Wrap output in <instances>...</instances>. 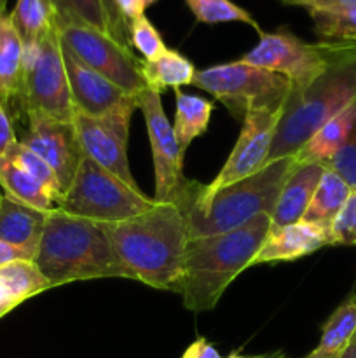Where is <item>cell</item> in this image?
<instances>
[{
	"instance_id": "cell-48",
	"label": "cell",
	"mask_w": 356,
	"mask_h": 358,
	"mask_svg": "<svg viewBox=\"0 0 356 358\" xmlns=\"http://www.w3.org/2000/svg\"><path fill=\"white\" fill-rule=\"evenodd\" d=\"M2 199H3V194H2V191H0V206H2Z\"/></svg>"
},
{
	"instance_id": "cell-46",
	"label": "cell",
	"mask_w": 356,
	"mask_h": 358,
	"mask_svg": "<svg viewBox=\"0 0 356 358\" xmlns=\"http://www.w3.org/2000/svg\"><path fill=\"white\" fill-rule=\"evenodd\" d=\"M2 10H6V0H0V13Z\"/></svg>"
},
{
	"instance_id": "cell-21",
	"label": "cell",
	"mask_w": 356,
	"mask_h": 358,
	"mask_svg": "<svg viewBox=\"0 0 356 358\" xmlns=\"http://www.w3.org/2000/svg\"><path fill=\"white\" fill-rule=\"evenodd\" d=\"M353 189L349 187L348 182L337 175L335 171L325 168V173L314 191L313 199L304 213V222L314 224V226L330 229L334 220L337 219L339 212L348 201Z\"/></svg>"
},
{
	"instance_id": "cell-6",
	"label": "cell",
	"mask_w": 356,
	"mask_h": 358,
	"mask_svg": "<svg viewBox=\"0 0 356 358\" xmlns=\"http://www.w3.org/2000/svg\"><path fill=\"white\" fill-rule=\"evenodd\" d=\"M241 62L283 76L293 91L304 90L332 65L356 55V41L306 42L286 28L262 31Z\"/></svg>"
},
{
	"instance_id": "cell-22",
	"label": "cell",
	"mask_w": 356,
	"mask_h": 358,
	"mask_svg": "<svg viewBox=\"0 0 356 358\" xmlns=\"http://www.w3.org/2000/svg\"><path fill=\"white\" fill-rule=\"evenodd\" d=\"M198 69L181 52L168 48L154 62L142 59V76L149 90L163 93L168 87L180 90L181 86H191Z\"/></svg>"
},
{
	"instance_id": "cell-40",
	"label": "cell",
	"mask_w": 356,
	"mask_h": 358,
	"mask_svg": "<svg viewBox=\"0 0 356 358\" xmlns=\"http://www.w3.org/2000/svg\"><path fill=\"white\" fill-rule=\"evenodd\" d=\"M14 259H27V257H24L20 250H16V248L9 247V245H6L3 241H0V264H6V262L14 261Z\"/></svg>"
},
{
	"instance_id": "cell-5",
	"label": "cell",
	"mask_w": 356,
	"mask_h": 358,
	"mask_svg": "<svg viewBox=\"0 0 356 358\" xmlns=\"http://www.w3.org/2000/svg\"><path fill=\"white\" fill-rule=\"evenodd\" d=\"M356 103V55L332 65L307 87L290 91L269 163L293 156L321 126Z\"/></svg>"
},
{
	"instance_id": "cell-39",
	"label": "cell",
	"mask_w": 356,
	"mask_h": 358,
	"mask_svg": "<svg viewBox=\"0 0 356 358\" xmlns=\"http://www.w3.org/2000/svg\"><path fill=\"white\" fill-rule=\"evenodd\" d=\"M181 358H222L220 357L218 350L205 338H199L198 341L192 343L185 353L181 355Z\"/></svg>"
},
{
	"instance_id": "cell-24",
	"label": "cell",
	"mask_w": 356,
	"mask_h": 358,
	"mask_svg": "<svg viewBox=\"0 0 356 358\" xmlns=\"http://www.w3.org/2000/svg\"><path fill=\"white\" fill-rule=\"evenodd\" d=\"M0 185L3 187L6 194L17 201L24 203L28 206L42 210V212H51L56 208V198L38 184L30 173L17 166L9 157H0Z\"/></svg>"
},
{
	"instance_id": "cell-33",
	"label": "cell",
	"mask_w": 356,
	"mask_h": 358,
	"mask_svg": "<svg viewBox=\"0 0 356 358\" xmlns=\"http://www.w3.org/2000/svg\"><path fill=\"white\" fill-rule=\"evenodd\" d=\"M330 236L332 245L356 247V189H353L348 201L332 224Z\"/></svg>"
},
{
	"instance_id": "cell-27",
	"label": "cell",
	"mask_w": 356,
	"mask_h": 358,
	"mask_svg": "<svg viewBox=\"0 0 356 358\" xmlns=\"http://www.w3.org/2000/svg\"><path fill=\"white\" fill-rule=\"evenodd\" d=\"M356 336V294L344 301L328 317L321 327L318 350L325 353H341Z\"/></svg>"
},
{
	"instance_id": "cell-11",
	"label": "cell",
	"mask_w": 356,
	"mask_h": 358,
	"mask_svg": "<svg viewBox=\"0 0 356 358\" xmlns=\"http://www.w3.org/2000/svg\"><path fill=\"white\" fill-rule=\"evenodd\" d=\"M136 103L145 119L147 135L154 157V173H156L157 203H173L178 205L184 198L191 180L184 175V156L175 136L173 124L164 114L161 93L154 90H143L136 96Z\"/></svg>"
},
{
	"instance_id": "cell-45",
	"label": "cell",
	"mask_w": 356,
	"mask_h": 358,
	"mask_svg": "<svg viewBox=\"0 0 356 358\" xmlns=\"http://www.w3.org/2000/svg\"><path fill=\"white\" fill-rule=\"evenodd\" d=\"M281 2L288 3V6H297V3H299V0H281Z\"/></svg>"
},
{
	"instance_id": "cell-30",
	"label": "cell",
	"mask_w": 356,
	"mask_h": 358,
	"mask_svg": "<svg viewBox=\"0 0 356 358\" xmlns=\"http://www.w3.org/2000/svg\"><path fill=\"white\" fill-rule=\"evenodd\" d=\"M52 2L56 6V17L59 20L75 21L108 34L103 0H52Z\"/></svg>"
},
{
	"instance_id": "cell-37",
	"label": "cell",
	"mask_w": 356,
	"mask_h": 358,
	"mask_svg": "<svg viewBox=\"0 0 356 358\" xmlns=\"http://www.w3.org/2000/svg\"><path fill=\"white\" fill-rule=\"evenodd\" d=\"M297 6L304 7L309 13H341L356 9V0H299Z\"/></svg>"
},
{
	"instance_id": "cell-35",
	"label": "cell",
	"mask_w": 356,
	"mask_h": 358,
	"mask_svg": "<svg viewBox=\"0 0 356 358\" xmlns=\"http://www.w3.org/2000/svg\"><path fill=\"white\" fill-rule=\"evenodd\" d=\"M105 14H107V23H108V34L114 41L119 44L129 48V35H128V24L124 23L121 16H119L117 9H115V0H103Z\"/></svg>"
},
{
	"instance_id": "cell-9",
	"label": "cell",
	"mask_w": 356,
	"mask_h": 358,
	"mask_svg": "<svg viewBox=\"0 0 356 358\" xmlns=\"http://www.w3.org/2000/svg\"><path fill=\"white\" fill-rule=\"evenodd\" d=\"M17 101L24 112H40L59 121L72 122L75 108L58 27L37 44L24 45L23 80Z\"/></svg>"
},
{
	"instance_id": "cell-19",
	"label": "cell",
	"mask_w": 356,
	"mask_h": 358,
	"mask_svg": "<svg viewBox=\"0 0 356 358\" xmlns=\"http://www.w3.org/2000/svg\"><path fill=\"white\" fill-rule=\"evenodd\" d=\"M356 124V103L325 122L295 154L297 163H321L330 161L342 149Z\"/></svg>"
},
{
	"instance_id": "cell-31",
	"label": "cell",
	"mask_w": 356,
	"mask_h": 358,
	"mask_svg": "<svg viewBox=\"0 0 356 358\" xmlns=\"http://www.w3.org/2000/svg\"><path fill=\"white\" fill-rule=\"evenodd\" d=\"M309 14L314 30L325 41H356V9Z\"/></svg>"
},
{
	"instance_id": "cell-4",
	"label": "cell",
	"mask_w": 356,
	"mask_h": 358,
	"mask_svg": "<svg viewBox=\"0 0 356 358\" xmlns=\"http://www.w3.org/2000/svg\"><path fill=\"white\" fill-rule=\"evenodd\" d=\"M295 164L293 156L276 159L265 164L258 173L227 185L209 198H201L198 194L199 182L191 180L184 198L177 205L187 222L188 236L201 238L229 233L262 213L271 215Z\"/></svg>"
},
{
	"instance_id": "cell-16",
	"label": "cell",
	"mask_w": 356,
	"mask_h": 358,
	"mask_svg": "<svg viewBox=\"0 0 356 358\" xmlns=\"http://www.w3.org/2000/svg\"><path fill=\"white\" fill-rule=\"evenodd\" d=\"M328 245H332L330 229L304 220L288 226H271L267 238L253 259V266L297 261Z\"/></svg>"
},
{
	"instance_id": "cell-15",
	"label": "cell",
	"mask_w": 356,
	"mask_h": 358,
	"mask_svg": "<svg viewBox=\"0 0 356 358\" xmlns=\"http://www.w3.org/2000/svg\"><path fill=\"white\" fill-rule=\"evenodd\" d=\"M63 58H65L73 108L79 114L89 117H105L131 98V94L124 93L107 77L94 72L86 63L80 62L65 45H63Z\"/></svg>"
},
{
	"instance_id": "cell-8",
	"label": "cell",
	"mask_w": 356,
	"mask_h": 358,
	"mask_svg": "<svg viewBox=\"0 0 356 358\" xmlns=\"http://www.w3.org/2000/svg\"><path fill=\"white\" fill-rule=\"evenodd\" d=\"M192 86L213 94L239 121L248 112L281 110L292 91L283 76L241 59L198 70Z\"/></svg>"
},
{
	"instance_id": "cell-23",
	"label": "cell",
	"mask_w": 356,
	"mask_h": 358,
	"mask_svg": "<svg viewBox=\"0 0 356 358\" xmlns=\"http://www.w3.org/2000/svg\"><path fill=\"white\" fill-rule=\"evenodd\" d=\"M175 103L177 107H175L173 131L180 150L185 154L188 145L208 129L213 103L206 98L187 94L180 90H175Z\"/></svg>"
},
{
	"instance_id": "cell-25",
	"label": "cell",
	"mask_w": 356,
	"mask_h": 358,
	"mask_svg": "<svg viewBox=\"0 0 356 358\" xmlns=\"http://www.w3.org/2000/svg\"><path fill=\"white\" fill-rule=\"evenodd\" d=\"M0 287L6 290L16 306L52 289L35 262L27 259H14L6 264H0Z\"/></svg>"
},
{
	"instance_id": "cell-29",
	"label": "cell",
	"mask_w": 356,
	"mask_h": 358,
	"mask_svg": "<svg viewBox=\"0 0 356 358\" xmlns=\"http://www.w3.org/2000/svg\"><path fill=\"white\" fill-rule=\"evenodd\" d=\"M6 157H9L13 163H16L17 166L23 168L27 173H30L38 184L44 185V187L54 196L56 203L59 201L63 191H61V185H59L58 177H56L54 171L51 170V166H49L42 157H38L34 150H30L27 145H23V143L17 140V142L7 150Z\"/></svg>"
},
{
	"instance_id": "cell-13",
	"label": "cell",
	"mask_w": 356,
	"mask_h": 358,
	"mask_svg": "<svg viewBox=\"0 0 356 358\" xmlns=\"http://www.w3.org/2000/svg\"><path fill=\"white\" fill-rule=\"evenodd\" d=\"M281 110H255L248 112L243 119V129L229 159L222 166L220 173L208 185L198 184V194L209 198L220 189L244 180L251 175L264 170L271 156L272 142L278 129Z\"/></svg>"
},
{
	"instance_id": "cell-36",
	"label": "cell",
	"mask_w": 356,
	"mask_h": 358,
	"mask_svg": "<svg viewBox=\"0 0 356 358\" xmlns=\"http://www.w3.org/2000/svg\"><path fill=\"white\" fill-rule=\"evenodd\" d=\"M17 142L16 133H14L13 119L9 114V105L0 98V157L7 154V150Z\"/></svg>"
},
{
	"instance_id": "cell-42",
	"label": "cell",
	"mask_w": 356,
	"mask_h": 358,
	"mask_svg": "<svg viewBox=\"0 0 356 358\" xmlns=\"http://www.w3.org/2000/svg\"><path fill=\"white\" fill-rule=\"evenodd\" d=\"M337 358H356V336L351 339V343L339 353Z\"/></svg>"
},
{
	"instance_id": "cell-17",
	"label": "cell",
	"mask_w": 356,
	"mask_h": 358,
	"mask_svg": "<svg viewBox=\"0 0 356 358\" xmlns=\"http://www.w3.org/2000/svg\"><path fill=\"white\" fill-rule=\"evenodd\" d=\"M45 217L47 212L3 194L0 206V241L20 250L28 261H34L44 233Z\"/></svg>"
},
{
	"instance_id": "cell-34",
	"label": "cell",
	"mask_w": 356,
	"mask_h": 358,
	"mask_svg": "<svg viewBox=\"0 0 356 358\" xmlns=\"http://www.w3.org/2000/svg\"><path fill=\"white\" fill-rule=\"evenodd\" d=\"M328 170L341 175L351 189H356V124L342 149L323 164Z\"/></svg>"
},
{
	"instance_id": "cell-1",
	"label": "cell",
	"mask_w": 356,
	"mask_h": 358,
	"mask_svg": "<svg viewBox=\"0 0 356 358\" xmlns=\"http://www.w3.org/2000/svg\"><path fill=\"white\" fill-rule=\"evenodd\" d=\"M101 226L129 280L177 292L191 240L187 222L177 205L157 203L142 215Z\"/></svg>"
},
{
	"instance_id": "cell-44",
	"label": "cell",
	"mask_w": 356,
	"mask_h": 358,
	"mask_svg": "<svg viewBox=\"0 0 356 358\" xmlns=\"http://www.w3.org/2000/svg\"><path fill=\"white\" fill-rule=\"evenodd\" d=\"M227 358H269V355H257V357H244V355H239V353H232V355H229Z\"/></svg>"
},
{
	"instance_id": "cell-20",
	"label": "cell",
	"mask_w": 356,
	"mask_h": 358,
	"mask_svg": "<svg viewBox=\"0 0 356 358\" xmlns=\"http://www.w3.org/2000/svg\"><path fill=\"white\" fill-rule=\"evenodd\" d=\"M24 44L7 10L0 13V98L7 105L20 100Z\"/></svg>"
},
{
	"instance_id": "cell-12",
	"label": "cell",
	"mask_w": 356,
	"mask_h": 358,
	"mask_svg": "<svg viewBox=\"0 0 356 358\" xmlns=\"http://www.w3.org/2000/svg\"><path fill=\"white\" fill-rule=\"evenodd\" d=\"M136 108V96H131L105 117H89L75 112L72 119L84 156L91 157L131 187H138L128 161L129 122Z\"/></svg>"
},
{
	"instance_id": "cell-28",
	"label": "cell",
	"mask_w": 356,
	"mask_h": 358,
	"mask_svg": "<svg viewBox=\"0 0 356 358\" xmlns=\"http://www.w3.org/2000/svg\"><path fill=\"white\" fill-rule=\"evenodd\" d=\"M185 3L199 23H244L255 28L258 35L262 34V28L258 27L257 20L246 9L234 3L232 0H185Z\"/></svg>"
},
{
	"instance_id": "cell-32",
	"label": "cell",
	"mask_w": 356,
	"mask_h": 358,
	"mask_svg": "<svg viewBox=\"0 0 356 358\" xmlns=\"http://www.w3.org/2000/svg\"><path fill=\"white\" fill-rule=\"evenodd\" d=\"M128 35L129 45H133L143 56V62H154L168 49L159 30L154 27L152 21L145 14L129 21Z\"/></svg>"
},
{
	"instance_id": "cell-14",
	"label": "cell",
	"mask_w": 356,
	"mask_h": 358,
	"mask_svg": "<svg viewBox=\"0 0 356 358\" xmlns=\"http://www.w3.org/2000/svg\"><path fill=\"white\" fill-rule=\"evenodd\" d=\"M24 115L28 126L20 142L51 166L65 192L84 157L75 126L40 112H24Z\"/></svg>"
},
{
	"instance_id": "cell-18",
	"label": "cell",
	"mask_w": 356,
	"mask_h": 358,
	"mask_svg": "<svg viewBox=\"0 0 356 358\" xmlns=\"http://www.w3.org/2000/svg\"><path fill=\"white\" fill-rule=\"evenodd\" d=\"M325 173L321 163H297L286 178L274 210L271 213L272 226H288L304 219L314 191Z\"/></svg>"
},
{
	"instance_id": "cell-41",
	"label": "cell",
	"mask_w": 356,
	"mask_h": 358,
	"mask_svg": "<svg viewBox=\"0 0 356 358\" xmlns=\"http://www.w3.org/2000/svg\"><path fill=\"white\" fill-rule=\"evenodd\" d=\"M16 308L17 306L13 303V301H10V297L7 296L6 290L0 287V318H3L7 313H10L13 310H16Z\"/></svg>"
},
{
	"instance_id": "cell-38",
	"label": "cell",
	"mask_w": 356,
	"mask_h": 358,
	"mask_svg": "<svg viewBox=\"0 0 356 358\" xmlns=\"http://www.w3.org/2000/svg\"><path fill=\"white\" fill-rule=\"evenodd\" d=\"M157 0H115V9H117L119 16L124 20V23L129 27V21L136 20V17L143 16L145 10L150 6H154Z\"/></svg>"
},
{
	"instance_id": "cell-7",
	"label": "cell",
	"mask_w": 356,
	"mask_h": 358,
	"mask_svg": "<svg viewBox=\"0 0 356 358\" xmlns=\"http://www.w3.org/2000/svg\"><path fill=\"white\" fill-rule=\"evenodd\" d=\"M157 201L84 156L56 208L96 224H117L149 212Z\"/></svg>"
},
{
	"instance_id": "cell-2",
	"label": "cell",
	"mask_w": 356,
	"mask_h": 358,
	"mask_svg": "<svg viewBox=\"0 0 356 358\" xmlns=\"http://www.w3.org/2000/svg\"><path fill=\"white\" fill-rule=\"evenodd\" d=\"M271 226V215L262 213L229 233L191 238L177 290L184 306L194 313L213 310L227 287L253 266Z\"/></svg>"
},
{
	"instance_id": "cell-10",
	"label": "cell",
	"mask_w": 356,
	"mask_h": 358,
	"mask_svg": "<svg viewBox=\"0 0 356 358\" xmlns=\"http://www.w3.org/2000/svg\"><path fill=\"white\" fill-rule=\"evenodd\" d=\"M56 27L63 45L70 52L94 72L107 77L124 93L138 96L147 90V83L142 76V59L133 55L131 48L119 44L108 34L75 21L56 17Z\"/></svg>"
},
{
	"instance_id": "cell-3",
	"label": "cell",
	"mask_w": 356,
	"mask_h": 358,
	"mask_svg": "<svg viewBox=\"0 0 356 358\" xmlns=\"http://www.w3.org/2000/svg\"><path fill=\"white\" fill-rule=\"evenodd\" d=\"M51 287L98 278H126L101 224L54 208L45 217L34 259Z\"/></svg>"
},
{
	"instance_id": "cell-47",
	"label": "cell",
	"mask_w": 356,
	"mask_h": 358,
	"mask_svg": "<svg viewBox=\"0 0 356 358\" xmlns=\"http://www.w3.org/2000/svg\"><path fill=\"white\" fill-rule=\"evenodd\" d=\"M269 358H283V353H272V355H269Z\"/></svg>"
},
{
	"instance_id": "cell-43",
	"label": "cell",
	"mask_w": 356,
	"mask_h": 358,
	"mask_svg": "<svg viewBox=\"0 0 356 358\" xmlns=\"http://www.w3.org/2000/svg\"><path fill=\"white\" fill-rule=\"evenodd\" d=\"M339 353H325V352H320V350H313V352L309 353L307 357L304 358H337Z\"/></svg>"
},
{
	"instance_id": "cell-26",
	"label": "cell",
	"mask_w": 356,
	"mask_h": 358,
	"mask_svg": "<svg viewBox=\"0 0 356 358\" xmlns=\"http://www.w3.org/2000/svg\"><path fill=\"white\" fill-rule=\"evenodd\" d=\"M9 14L24 45L37 44L56 27L52 0H16Z\"/></svg>"
}]
</instances>
